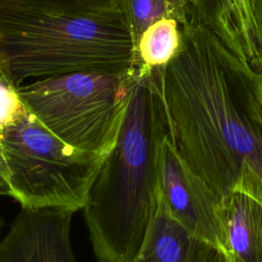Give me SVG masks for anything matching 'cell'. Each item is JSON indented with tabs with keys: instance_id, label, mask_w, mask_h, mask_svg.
I'll use <instances>...</instances> for the list:
<instances>
[{
	"instance_id": "cell-1",
	"label": "cell",
	"mask_w": 262,
	"mask_h": 262,
	"mask_svg": "<svg viewBox=\"0 0 262 262\" xmlns=\"http://www.w3.org/2000/svg\"><path fill=\"white\" fill-rule=\"evenodd\" d=\"M181 31L178 54L151 71L168 137L220 198L239 192L262 204V74L200 23Z\"/></svg>"
},
{
	"instance_id": "cell-2",
	"label": "cell",
	"mask_w": 262,
	"mask_h": 262,
	"mask_svg": "<svg viewBox=\"0 0 262 262\" xmlns=\"http://www.w3.org/2000/svg\"><path fill=\"white\" fill-rule=\"evenodd\" d=\"M167 135L154 75H136L116 141L83 207L99 262H129L141 248L156 209L159 156Z\"/></svg>"
},
{
	"instance_id": "cell-3",
	"label": "cell",
	"mask_w": 262,
	"mask_h": 262,
	"mask_svg": "<svg viewBox=\"0 0 262 262\" xmlns=\"http://www.w3.org/2000/svg\"><path fill=\"white\" fill-rule=\"evenodd\" d=\"M133 44L120 11L40 14L0 8V71L16 87L77 72L125 73Z\"/></svg>"
},
{
	"instance_id": "cell-4",
	"label": "cell",
	"mask_w": 262,
	"mask_h": 262,
	"mask_svg": "<svg viewBox=\"0 0 262 262\" xmlns=\"http://www.w3.org/2000/svg\"><path fill=\"white\" fill-rule=\"evenodd\" d=\"M104 157L63 142L29 110L0 133L2 178L23 208L83 209Z\"/></svg>"
},
{
	"instance_id": "cell-5",
	"label": "cell",
	"mask_w": 262,
	"mask_h": 262,
	"mask_svg": "<svg viewBox=\"0 0 262 262\" xmlns=\"http://www.w3.org/2000/svg\"><path fill=\"white\" fill-rule=\"evenodd\" d=\"M136 75L77 72L17 87L27 108L51 133L83 151L106 155L113 147Z\"/></svg>"
},
{
	"instance_id": "cell-6",
	"label": "cell",
	"mask_w": 262,
	"mask_h": 262,
	"mask_svg": "<svg viewBox=\"0 0 262 262\" xmlns=\"http://www.w3.org/2000/svg\"><path fill=\"white\" fill-rule=\"evenodd\" d=\"M159 193L172 217L188 232L226 252L222 198L185 164L168 135L159 156Z\"/></svg>"
},
{
	"instance_id": "cell-7",
	"label": "cell",
	"mask_w": 262,
	"mask_h": 262,
	"mask_svg": "<svg viewBox=\"0 0 262 262\" xmlns=\"http://www.w3.org/2000/svg\"><path fill=\"white\" fill-rule=\"evenodd\" d=\"M75 211L23 208L0 241V262H77L71 246Z\"/></svg>"
},
{
	"instance_id": "cell-8",
	"label": "cell",
	"mask_w": 262,
	"mask_h": 262,
	"mask_svg": "<svg viewBox=\"0 0 262 262\" xmlns=\"http://www.w3.org/2000/svg\"><path fill=\"white\" fill-rule=\"evenodd\" d=\"M129 262H231L227 253L188 232L169 213L159 188L156 209L137 255Z\"/></svg>"
},
{
	"instance_id": "cell-9",
	"label": "cell",
	"mask_w": 262,
	"mask_h": 262,
	"mask_svg": "<svg viewBox=\"0 0 262 262\" xmlns=\"http://www.w3.org/2000/svg\"><path fill=\"white\" fill-rule=\"evenodd\" d=\"M222 214L230 261L262 262V204L233 192L222 198Z\"/></svg>"
},
{
	"instance_id": "cell-10",
	"label": "cell",
	"mask_w": 262,
	"mask_h": 262,
	"mask_svg": "<svg viewBox=\"0 0 262 262\" xmlns=\"http://www.w3.org/2000/svg\"><path fill=\"white\" fill-rule=\"evenodd\" d=\"M182 31L178 21L164 17L151 24L140 35L133 49L131 71L137 76L165 68L179 52Z\"/></svg>"
},
{
	"instance_id": "cell-11",
	"label": "cell",
	"mask_w": 262,
	"mask_h": 262,
	"mask_svg": "<svg viewBox=\"0 0 262 262\" xmlns=\"http://www.w3.org/2000/svg\"><path fill=\"white\" fill-rule=\"evenodd\" d=\"M118 8L133 49L146 28L161 18H173L181 27L196 21L195 0H118Z\"/></svg>"
},
{
	"instance_id": "cell-12",
	"label": "cell",
	"mask_w": 262,
	"mask_h": 262,
	"mask_svg": "<svg viewBox=\"0 0 262 262\" xmlns=\"http://www.w3.org/2000/svg\"><path fill=\"white\" fill-rule=\"evenodd\" d=\"M254 0H195L200 19L222 33L244 31L253 24Z\"/></svg>"
},
{
	"instance_id": "cell-13",
	"label": "cell",
	"mask_w": 262,
	"mask_h": 262,
	"mask_svg": "<svg viewBox=\"0 0 262 262\" xmlns=\"http://www.w3.org/2000/svg\"><path fill=\"white\" fill-rule=\"evenodd\" d=\"M0 8L59 15H103L119 11L118 0H0Z\"/></svg>"
},
{
	"instance_id": "cell-14",
	"label": "cell",
	"mask_w": 262,
	"mask_h": 262,
	"mask_svg": "<svg viewBox=\"0 0 262 262\" xmlns=\"http://www.w3.org/2000/svg\"><path fill=\"white\" fill-rule=\"evenodd\" d=\"M27 111L17 87L0 71V133L15 123Z\"/></svg>"
},
{
	"instance_id": "cell-15",
	"label": "cell",
	"mask_w": 262,
	"mask_h": 262,
	"mask_svg": "<svg viewBox=\"0 0 262 262\" xmlns=\"http://www.w3.org/2000/svg\"><path fill=\"white\" fill-rule=\"evenodd\" d=\"M253 14H254V23H255L256 42L258 47L261 74H262V0H254Z\"/></svg>"
},
{
	"instance_id": "cell-16",
	"label": "cell",
	"mask_w": 262,
	"mask_h": 262,
	"mask_svg": "<svg viewBox=\"0 0 262 262\" xmlns=\"http://www.w3.org/2000/svg\"><path fill=\"white\" fill-rule=\"evenodd\" d=\"M4 194L9 195V189L4 179L0 176V195H4Z\"/></svg>"
},
{
	"instance_id": "cell-17",
	"label": "cell",
	"mask_w": 262,
	"mask_h": 262,
	"mask_svg": "<svg viewBox=\"0 0 262 262\" xmlns=\"http://www.w3.org/2000/svg\"><path fill=\"white\" fill-rule=\"evenodd\" d=\"M3 225H4V222H3V220H2V218H0V232H1V229H2V227H3Z\"/></svg>"
},
{
	"instance_id": "cell-18",
	"label": "cell",
	"mask_w": 262,
	"mask_h": 262,
	"mask_svg": "<svg viewBox=\"0 0 262 262\" xmlns=\"http://www.w3.org/2000/svg\"><path fill=\"white\" fill-rule=\"evenodd\" d=\"M0 176L2 177V166H1V160H0Z\"/></svg>"
}]
</instances>
